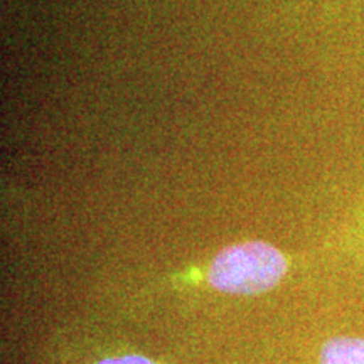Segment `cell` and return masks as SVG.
Returning a JSON list of instances; mask_svg holds the SVG:
<instances>
[{"instance_id": "6da1fadb", "label": "cell", "mask_w": 364, "mask_h": 364, "mask_svg": "<svg viewBox=\"0 0 364 364\" xmlns=\"http://www.w3.org/2000/svg\"><path fill=\"white\" fill-rule=\"evenodd\" d=\"M287 262L279 250L263 241L233 245L216 255L209 268V284L236 295L267 292L282 280Z\"/></svg>"}, {"instance_id": "7a4b0ae2", "label": "cell", "mask_w": 364, "mask_h": 364, "mask_svg": "<svg viewBox=\"0 0 364 364\" xmlns=\"http://www.w3.org/2000/svg\"><path fill=\"white\" fill-rule=\"evenodd\" d=\"M321 364H364V339L332 338L322 346Z\"/></svg>"}, {"instance_id": "3957f363", "label": "cell", "mask_w": 364, "mask_h": 364, "mask_svg": "<svg viewBox=\"0 0 364 364\" xmlns=\"http://www.w3.org/2000/svg\"><path fill=\"white\" fill-rule=\"evenodd\" d=\"M98 364H154V363L144 356H135V354H130V356H118V358L103 359V361H100Z\"/></svg>"}]
</instances>
